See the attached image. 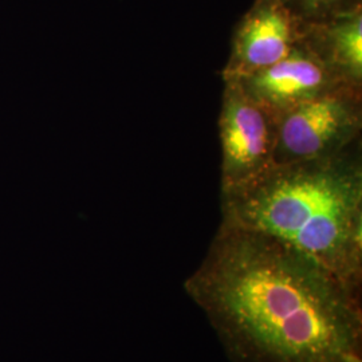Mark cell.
Here are the masks:
<instances>
[{
  "label": "cell",
  "instance_id": "obj_1",
  "mask_svg": "<svg viewBox=\"0 0 362 362\" xmlns=\"http://www.w3.org/2000/svg\"><path fill=\"white\" fill-rule=\"evenodd\" d=\"M184 290L233 362H362L361 288L270 236L220 224Z\"/></svg>",
  "mask_w": 362,
  "mask_h": 362
},
{
  "label": "cell",
  "instance_id": "obj_2",
  "mask_svg": "<svg viewBox=\"0 0 362 362\" xmlns=\"http://www.w3.org/2000/svg\"><path fill=\"white\" fill-rule=\"evenodd\" d=\"M220 202V224L270 236L362 290V163L353 146L274 165Z\"/></svg>",
  "mask_w": 362,
  "mask_h": 362
},
{
  "label": "cell",
  "instance_id": "obj_3",
  "mask_svg": "<svg viewBox=\"0 0 362 362\" xmlns=\"http://www.w3.org/2000/svg\"><path fill=\"white\" fill-rule=\"evenodd\" d=\"M362 88L341 85L276 116L275 165L339 155L360 141Z\"/></svg>",
  "mask_w": 362,
  "mask_h": 362
},
{
  "label": "cell",
  "instance_id": "obj_4",
  "mask_svg": "<svg viewBox=\"0 0 362 362\" xmlns=\"http://www.w3.org/2000/svg\"><path fill=\"white\" fill-rule=\"evenodd\" d=\"M223 82L220 191L227 192L255 180L275 165L276 116L255 101L238 79Z\"/></svg>",
  "mask_w": 362,
  "mask_h": 362
},
{
  "label": "cell",
  "instance_id": "obj_5",
  "mask_svg": "<svg viewBox=\"0 0 362 362\" xmlns=\"http://www.w3.org/2000/svg\"><path fill=\"white\" fill-rule=\"evenodd\" d=\"M303 22L285 0H255L238 23L221 78H242L284 59L302 35Z\"/></svg>",
  "mask_w": 362,
  "mask_h": 362
},
{
  "label": "cell",
  "instance_id": "obj_6",
  "mask_svg": "<svg viewBox=\"0 0 362 362\" xmlns=\"http://www.w3.org/2000/svg\"><path fill=\"white\" fill-rule=\"evenodd\" d=\"M235 79L275 116L325 91L349 85L337 77L302 38L279 62Z\"/></svg>",
  "mask_w": 362,
  "mask_h": 362
},
{
  "label": "cell",
  "instance_id": "obj_7",
  "mask_svg": "<svg viewBox=\"0 0 362 362\" xmlns=\"http://www.w3.org/2000/svg\"><path fill=\"white\" fill-rule=\"evenodd\" d=\"M300 38L341 81L362 88L361 6L322 22H303Z\"/></svg>",
  "mask_w": 362,
  "mask_h": 362
},
{
  "label": "cell",
  "instance_id": "obj_8",
  "mask_svg": "<svg viewBox=\"0 0 362 362\" xmlns=\"http://www.w3.org/2000/svg\"><path fill=\"white\" fill-rule=\"evenodd\" d=\"M299 21L306 23L322 22L337 13L361 6V0H285Z\"/></svg>",
  "mask_w": 362,
  "mask_h": 362
}]
</instances>
